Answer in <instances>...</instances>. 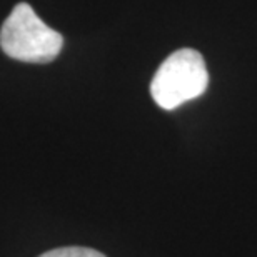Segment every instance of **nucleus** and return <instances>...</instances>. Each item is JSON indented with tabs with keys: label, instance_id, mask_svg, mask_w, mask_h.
Returning a JSON list of instances; mask_svg holds the SVG:
<instances>
[{
	"label": "nucleus",
	"instance_id": "nucleus-1",
	"mask_svg": "<svg viewBox=\"0 0 257 257\" xmlns=\"http://www.w3.org/2000/svg\"><path fill=\"white\" fill-rule=\"evenodd\" d=\"M64 37L39 19L29 4H19L0 30V47L20 62L49 64L62 50Z\"/></svg>",
	"mask_w": 257,
	"mask_h": 257
},
{
	"label": "nucleus",
	"instance_id": "nucleus-2",
	"mask_svg": "<svg viewBox=\"0 0 257 257\" xmlns=\"http://www.w3.org/2000/svg\"><path fill=\"white\" fill-rule=\"evenodd\" d=\"M209 84L204 57L194 49L172 52L161 64L151 84L152 99L161 109L174 110L202 95Z\"/></svg>",
	"mask_w": 257,
	"mask_h": 257
},
{
	"label": "nucleus",
	"instance_id": "nucleus-3",
	"mask_svg": "<svg viewBox=\"0 0 257 257\" xmlns=\"http://www.w3.org/2000/svg\"><path fill=\"white\" fill-rule=\"evenodd\" d=\"M39 257H105L99 250L89 249V247H77V245H72V247H60V249H54L49 250Z\"/></svg>",
	"mask_w": 257,
	"mask_h": 257
}]
</instances>
